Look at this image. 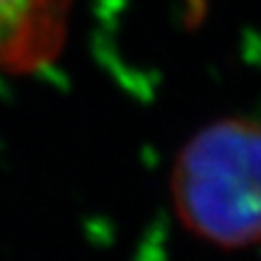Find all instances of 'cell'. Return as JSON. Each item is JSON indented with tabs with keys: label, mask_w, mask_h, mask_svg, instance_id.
Listing matches in <instances>:
<instances>
[{
	"label": "cell",
	"mask_w": 261,
	"mask_h": 261,
	"mask_svg": "<svg viewBox=\"0 0 261 261\" xmlns=\"http://www.w3.org/2000/svg\"><path fill=\"white\" fill-rule=\"evenodd\" d=\"M172 203L191 234L218 249H247L259 237V126L230 116L208 123L179 150Z\"/></svg>",
	"instance_id": "obj_1"
},
{
	"label": "cell",
	"mask_w": 261,
	"mask_h": 261,
	"mask_svg": "<svg viewBox=\"0 0 261 261\" xmlns=\"http://www.w3.org/2000/svg\"><path fill=\"white\" fill-rule=\"evenodd\" d=\"M73 0H0V73L29 75L54 63Z\"/></svg>",
	"instance_id": "obj_2"
}]
</instances>
